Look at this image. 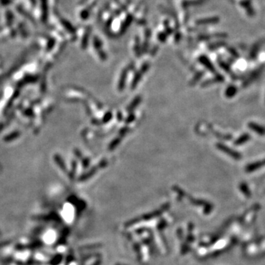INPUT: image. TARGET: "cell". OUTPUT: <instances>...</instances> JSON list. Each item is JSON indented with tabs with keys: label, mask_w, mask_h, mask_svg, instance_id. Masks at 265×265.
<instances>
[{
	"label": "cell",
	"mask_w": 265,
	"mask_h": 265,
	"mask_svg": "<svg viewBox=\"0 0 265 265\" xmlns=\"http://www.w3.org/2000/svg\"><path fill=\"white\" fill-rule=\"evenodd\" d=\"M265 166V159L263 161H256L253 163H251L246 166L245 171L247 172H253L256 170H257L260 168Z\"/></svg>",
	"instance_id": "cell-2"
},
{
	"label": "cell",
	"mask_w": 265,
	"mask_h": 265,
	"mask_svg": "<svg viewBox=\"0 0 265 265\" xmlns=\"http://www.w3.org/2000/svg\"><path fill=\"white\" fill-rule=\"evenodd\" d=\"M219 21V18L217 17H213V18H206V19H201L200 21L198 22L199 24H212V23H217Z\"/></svg>",
	"instance_id": "cell-10"
},
{
	"label": "cell",
	"mask_w": 265,
	"mask_h": 265,
	"mask_svg": "<svg viewBox=\"0 0 265 265\" xmlns=\"http://www.w3.org/2000/svg\"><path fill=\"white\" fill-rule=\"evenodd\" d=\"M250 139V134H248V133H244L241 136L239 137L237 140L235 141V142H234V145H243V144L246 143L247 141H248Z\"/></svg>",
	"instance_id": "cell-6"
},
{
	"label": "cell",
	"mask_w": 265,
	"mask_h": 265,
	"mask_svg": "<svg viewBox=\"0 0 265 265\" xmlns=\"http://www.w3.org/2000/svg\"><path fill=\"white\" fill-rule=\"evenodd\" d=\"M200 61L203 63V65H204V66L209 71H211V72H213V73L216 72L215 68L213 67L212 63L210 62V61L209 60L208 57L205 56H201L200 57Z\"/></svg>",
	"instance_id": "cell-4"
},
{
	"label": "cell",
	"mask_w": 265,
	"mask_h": 265,
	"mask_svg": "<svg viewBox=\"0 0 265 265\" xmlns=\"http://www.w3.org/2000/svg\"><path fill=\"white\" fill-rule=\"evenodd\" d=\"M217 149H219V150H221L223 153L227 154L228 155L231 156V158H233L234 160H240L242 158V155L240 154L239 152L235 151L234 150L230 148L228 146L223 145V144L219 143L217 144Z\"/></svg>",
	"instance_id": "cell-1"
},
{
	"label": "cell",
	"mask_w": 265,
	"mask_h": 265,
	"mask_svg": "<svg viewBox=\"0 0 265 265\" xmlns=\"http://www.w3.org/2000/svg\"><path fill=\"white\" fill-rule=\"evenodd\" d=\"M262 69H257V70H256L255 71H253L251 75H250V77L248 78L247 80H246L245 82H244V86H247L248 85H250V83H252L253 81H254L255 80H256L258 77V76L260 75L261 72H262Z\"/></svg>",
	"instance_id": "cell-5"
},
{
	"label": "cell",
	"mask_w": 265,
	"mask_h": 265,
	"mask_svg": "<svg viewBox=\"0 0 265 265\" xmlns=\"http://www.w3.org/2000/svg\"><path fill=\"white\" fill-rule=\"evenodd\" d=\"M219 66H220L223 68L224 70L226 71L227 73L230 74V75H233V73H232V71H231V68L229 67L228 65L226 64V63H225V62H223V61H222L221 60H219Z\"/></svg>",
	"instance_id": "cell-12"
},
{
	"label": "cell",
	"mask_w": 265,
	"mask_h": 265,
	"mask_svg": "<svg viewBox=\"0 0 265 265\" xmlns=\"http://www.w3.org/2000/svg\"><path fill=\"white\" fill-rule=\"evenodd\" d=\"M237 92V88L234 86H230L225 91V96L228 98H231L236 95Z\"/></svg>",
	"instance_id": "cell-8"
},
{
	"label": "cell",
	"mask_w": 265,
	"mask_h": 265,
	"mask_svg": "<svg viewBox=\"0 0 265 265\" xmlns=\"http://www.w3.org/2000/svg\"><path fill=\"white\" fill-rule=\"evenodd\" d=\"M148 64H145V66H143V68H142V69H141V71L139 73H138L137 74V75L135 76V79L133 80V85H132V87L133 88H134L135 87V86H136V84L138 83V82L139 81V80H140V78H141V76L143 75L144 73L146 71V70H147V69H148Z\"/></svg>",
	"instance_id": "cell-7"
},
{
	"label": "cell",
	"mask_w": 265,
	"mask_h": 265,
	"mask_svg": "<svg viewBox=\"0 0 265 265\" xmlns=\"http://www.w3.org/2000/svg\"><path fill=\"white\" fill-rule=\"evenodd\" d=\"M140 100H141V99H140V97H139V96H138V97L135 98V99L134 100H133V101L132 102H131V104L130 105V106H129L128 110H132L134 109L135 107H136L137 105H138L139 103V102H140Z\"/></svg>",
	"instance_id": "cell-13"
},
{
	"label": "cell",
	"mask_w": 265,
	"mask_h": 265,
	"mask_svg": "<svg viewBox=\"0 0 265 265\" xmlns=\"http://www.w3.org/2000/svg\"><path fill=\"white\" fill-rule=\"evenodd\" d=\"M126 76H127V71L125 70L124 72L122 73V77H121V78H120V84H119V89H120V91H122V90L123 89V88H124L125 83V80H126Z\"/></svg>",
	"instance_id": "cell-11"
},
{
	"label": "cell",
	"mask_w": 265,
	"mask_h": 265,
	"mask_svg": "<svg viewBox=\"0 0 265 265\" xmlns=\"http://www.w3.org/2000/svg\"><path fill=\"white\" fill-rule=\"evenodd\" d=\"M202 75H203V73H199V74H198V75H197L196 77H194V79L192 80V83H195V82L198 81V80L200 79V78L201 77V76H202Z\"/></svg>",
	"instance_id": "cell-15"
},
{
	"label": "cell",
	"mask_w": 265,
	"mask_h": 265,
	"mask_svg": "<svg viewBox=\"0 0 265 265\" xmlns=\"http://www.w3.org/2000/svg\"><path fill=\"white\" fill-rule=\"evenodd\" d=\"M248 127L250 129H251L253 131L256 132L258 134L261 135H265V127H264L262 125H259L255 122H250L248 124Z\"/></svg>",
	"instance_id": "cell-3"
},
{
	"label": "cell",
	"mask_w": 265,
	"mask_h": 265,
	"mask_svg": "<svg viewBox=\"0 0 265 265\" xmlns=\"http://www.w3.org/2000/svg\"><path fill=\"white\" fill-rule=\"evenodd\" d=\"M223 81H224V77H223V76L220 75H217L214 78H213V79H211L208 81H205L202 86H209V85H211V84H213L214 83H219V82H222Z\"/></svg>",
	"instance_id": "cell-9"
},
{
	"label": "cell",
	"mask_w": 265,
	"mask_h": 265,
	"mask_svg": "<svg viewBox=\"0 0 265 265\" xmlns=\"http://www.w3.org/2000/svg\"><path fill=\"white\" fill-rule=\"evenodd\" d=\"M120 139H115L114 141H112V143L110 144V150L114 149L115 147H116V145H118L119 143H120Z\"/></svg>",
	"instance_id": "cell-14"
}]
</instances>
